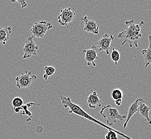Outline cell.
<instances>
[{"label": "cell", "mask_w": 151, "mask_h": 139, "mask_svg": "<svg viewBox=\"0 0 151 139\" xmlns=\"http://www.w3.org/2000/svg\"><path fill=\"white\" fill-rule=\"evenodd\" d=\"M111 96L114 101L118 100H122L123 97V91L119 88H116L112 90L111 93Z\"/></svg>", "instance_id": "cell-17"}, {"label": "cell", "mask_w": 151, "mask_h": 139, "mask_svg": "<svg viewBox=\"0 0 151 139\" xmlns=\"http://www.w3.org/2000/svg\"><path fill=\"white\" fill-rule=\"evenodd\" d=\"M151 110V107H149L144 101L141 98L138 99V112L140 116L145 119L149 125H151V120L149 117V113Z\"/></svg>", "instance_id": "cell-11"}, {"label": "cell", "mask_w": 151, "mask_h": 139, "mask_svg": "<svg viewBox=\"0 0 151 139\" xmlns=\"http://www.w3.org/2000/svg\"><path fill=\"white\" fill-rule=\"evenodd\" d=\"M151 37L150 35L148 37V47L146 49L142 50V55L144 59V63L145 65V68L151 65Z\"/></svg>", "instance_id": "cell-15"}, {"label": "cell", "mask_w": 151, "mask_h": 139, "mask_svg": "<svg viewBox=\"0 0 151 139\" xmlns=\"http://www.w3.org/2000/svg\"><path fill=\"white\" fill-rule=\"evenodd\" d=\"M87 102L88 107L90 109H96L101 107L102 101L99 99L98 94L96 92H93L89 95L87 97Z\"/></svg>", "instance_id": "cell-12"}, {"label": "cell", "mask_w": 151, "mask_h": 139, "mask_svg": "<svg viewBox=\"0 0 151 139\" xmlns=\"http://www.w3.org/2000/svg\"><path fill=\"white\" fill-rule=\"evenodd\" d=\"M33 105H35V106H40V104H36L34 103L33 102L29 103L25 105H23L22 107H18V108H15L13 109L16 113H20L22 115H25V116H29L32 117V113L28 110L29 107H31Z\"/></svg>", "instance_id": "cell-16"}, {"label": "cell", "mask_w": 151, "mask_h": 139, "mask_svg": "<svg viewBox=\"0 0 151 139\" xmlns=\"http://www.w3.org/2000/svg\"><path fill=\"white\" fill-rule=\"evenodd\" d=\"M81 20L84 23V31L85 32L93 33L94 34H99V26L96 21L90 19L86 16L81 18Z\"/></svg>", "instance_id": "cell-10"}, {"label": "cell", "mask_w": 151, "mask_h": 139, "mask_svg": "<svg viewBox=\"0 0 151 139\" xmlns=\"http://www.w3.org/2000/svg\"><path fill=\"white\" fill-rule=\"evenodd\" d=\"M120 57L121 56H120L119 52L118 50H117L115 48H113L112 52L111 53V59L115 63V65L116 66L117 65L118 62H119Z\"/></svg>", "instance_id": "cell-18"}, {"label": "cell", "mask_w": 151, "mask_h": 139, "mask_svg": "<svg viewBox=\"0 0 151 139\" xmlns=\"http://www.w3.org/2000/svg\"><path fill=\"white\" fill-rule=\"evenodd\" d=\"M34 38L32 35L27 38L25 42V45L23 49L24 52L23 58L24 59L30 58L33 56L37 55V51L39 47L35 44Z\"/></svg>", "instance_id": "cell-6"}, {"label": "cell", "mask_w": 151, "mask_h": 139, "mask_svg": "<svg viewBox=\"0 0 151 139\" xmlns=\"http://www.w3.org/2000/svg\"><path fill=\"white\" fill-rule=\"evenodd\" d=\"M100 113L104 118L106 119L108 126L111 128L112 125L116 123L117 120L122 122L127 118L125 115H120L116 108L111 107L109 104L102 107Z\"/></svg>", "instance_id": "cell-3"}, {"label": "cell", "mask_w": 151, "mask_h": 139, "mask_svg": "<svg viewBox=\"0 0 151 139\" xmlns=\"http://www.w3.org/2000/svg\"><path fill=\"white\" fill-rule=\"evenodd\" d=\"M52 28V24L50 23L41 20L32 25L30 32L34 38L41 39L44 38L47 32Z\"/></svg>", "instance_id": "cell-4"}, {"label": "cell", "mask_w": 151, "mask_h": 139, "mask_svg": "<svg viewBox=\"0 0 151 139\" xmlns=\"http://www.w3.org/2000/svg\"><path fill=\"white\" fill-rule=\"evenodd\" d=\"M115 103L116 104L117 107H119L121 104H122V100H116L114 101Z\"/></svg>", "instance_id": "cell-23"}, {"label": "cell", "mask_w": 151, "mask_h": 139, "mask_svg": "<svg viewBox=\"0 0 151 139\" xmlns=\"http://www.w3.org/2000/svg\"><path fill=\"white\" fill-rule=\"evenodd\" d=\"M12 28L11 26L5 27H0V43L6 45L8 41L10 36L12 34Z\"/></svg>", "instance_id": "cell-14"}, {"label": "cell", "mask_w": 151, "mask_h": 139, "mask_svg": "<svg viewBox=\"0 0 151 139\" xmlns=\"http://www.w3.org/2000/svg\"><path fill=\"white\" fill-rule=\"evenodd\" d=\"M61 103L62 105L65 109H69V113H73L76 115L81 116V117H83L88 120H90L91 122H93L96 123V124H98L99 126H101L104 128L107 129L108 130H111L117 132V130L112 128L111 127L108 126L107 125H106L103 123L100 122L98 120L95 119L93 117L90 115L88 113H87L86 111H85L78 104H75L71 100V99L69 97H65L64 96L62 95L61 94Z\"/></svg>", "instance_id": "cell-2"}, {"label": "cell", "mask_w": 151, "mask_h": 139, "mask_svg": "<svg viewBox=\"0 0 151 139\" xmlns=\"http://www.w3.org/2000/svg\"><path fill=\"white\" fill-rule=\"evenodd\" d=\"M98 51L96 47L93 46L91 49L84 50L81 53V55L85 54L84 58L87 63L88 66L92 65V68L94 69L96 67V64L94 61L96 59H98Z\"/></svg>", "instance_id": "cell-9"}, {"label": "cell", "mask_w": 151, "mask_h": 139, "mask_svg": "<svg viewBox=\"0 0 151 139\" xmlns=\"http://www.w3.org/2000/svg\"><path fill=\"white\" fill-rule=\"evenodd\" d=\"M113 35L105 34L101 38H100L97 42V50L99 52H105L106 55L109 54V50L112 41L114 40Z\"/></svg>", "instance_id": "cell-8"}, {"label": "cell", "mask_w": 151, "mask_h": 139, "mask_svg": "<svg viewBox=\"0 0 151 139\" xmlns=\"http://www.w3.org/2000/svg\"><path fill=\"white\" fill-rule=\"evenodd\" d=\"M11 2H13V3L18 2V3H19L22 8H23V9L26 8L27 6V4L26 3V1H12Z\"/></svg>", "instance_id": "cell-21"}, {"label": "cell", "mask_w": 151, "mask_h": 139, "mask_svg": "<svg viewBox=\"0 0 151 139\" xmlns=\"http://www.w3.org/2000/svg\"><path fill=\"white\" fill-rule=\"evenodd\" d=\"M12 104L13 106V109L22 107L24 105L23 100L19 97H16L12 100Z\"/></svg>", "instance_id": "cell-19"}, {"label": "cell", "mask_w": 151, "mask_h": 139, "mask_svg": "<svg viewBox=\"0 0 151 139\" xmlns=\"http://www.w3.org/2000/svg\"><path fill=\"white\" fill-rule=\"evenodd\" d=\"M35 130H36L37 133L40 134L43 132L44 128H42L41 126H37V127L36 128H35Z\"/></svg>", "instance_id": "cell-22"}, {"label": "cell", "mask_w": 151, "mask_h": 139, "mask_svg": "<svg viewBox=\"0 0 151 139\" xmlns=\"http://www.w3.org/2000/svg\"><path fill=\"white\" fill-rule=\"evenodd\" d=\"M31 71H26L24 73H22L20 75L17 76L15 78L17 87L19 89H26L29 88L31 86L32 82L37 78L36 75H31Z\"/></svg>", "instance_id": "cell-5"}, {"label": "cell", "mask_w": 151, "mask_h": 139, "mask_svg": "<svg viewBox=\"0 0 151 139\" xmlns=\"http://www.w3.org/2000/svg\"><path fill=\"white\" fill-rule=\"evenodd\" d=\"M44 71L45 72V74L49 77L50 76L53 75L55 73L56 69L55 67H52V66L45 65V67H44Z\"/></svg>", "instance_id": "cell-20"}, {"label": "cell", "mask_w": 151, "mask_h": 139, "mask_svg": "<svg viewBox=\"0 0 151 139\" xmlns=\"http://www.w3.org/2000/svg\"><path fill=\"white\" fill-rule=\"evenodd\" d=\"M138 112V99L136 101L133 103H132L128 109V115L127 116L126 120L123 124L124 129H125L127 128L128 123L131 119V118Z\"/></svg>", "instance_id": "cell-13"}, {"label": "cell", "mask_w": 151, "mask_h": 139, "mask_svg": "<svg viewBox=\"0 0 151 139\" xmlns=\"http://www.w3.org/2000/svg\"><path fill=\"white\" fill-rule=\"evenodd\" d=\"M75 12L70 8L62 9L58 17V23L61 26H65L68 28V24L75 19Z\"/></svg>", "instance_id": "cell-7"}, {"label": "cell", "mask_w": 151, "mask_h": 139, "mask_svg": "<svg viewBox=\"0 0 151 139\" xmlns=\"http://www.w3.org/2000/svg\"><path fill=\"white\" fill-rule=\"evenodd\" d=\"M127 28L124 31L120 32L118 34V38L123 39L122 45L128 43L130 48L134 46L137 48L138 46V42L142 37L141 28L144 25V22L141 21L139 24L134 23V20L131 19L125 22Z\"/></svg>", "instance_id": "cell-1"}]
</instances>
